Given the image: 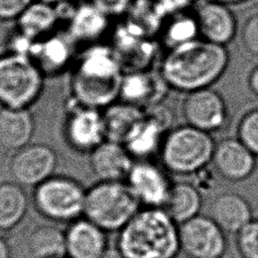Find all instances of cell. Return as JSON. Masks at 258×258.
Returning <instances> with one entry per match:
<instances>
[{"label":"cell","mask_w":258,"mask_h":258,"mask_svg":"<svg viewBox=\"0 0 258 258\" xmlns=\"http://www.w3.org/2000/svg\"><path fill=\"white\" fill-rule=\"evenodd\" d=\"M194 13L198 22L200 38L227 46L236 36L237 19L228 5L204 0L197 5Z\"/></svg>","instance_id":"9a60e30c"},{"label":"cell","mask_w":258,"mask_h":258,"mask_svg":"<svg viewBox=\"0 0 258 258\" xmlns=\"http://www.w3.org/2000/svg\"><path fill=\"white\" fill-rule=\"evenodd\" d=\"M235 244L241 258H258V219H253L236 234Z\"/></svg>","instance_id":"f546056e"},{"label":"cell","mask_w":258,"mask_h":258,"mask_svg":"<svg viewBox=\"0 0 258 258\" xmlns=\"http://www.w3.org/2000/svg\"><path fill=\"white\" fill-rule=\"evenodd\" d=\"M62 258H64V257H62Z\"/></svg>","instance_id":"ab89813d"},{"label":"cell","mask_w":258,"mask_h":258,"mask_svg":"<svg viewBox=\"0 0 258 258\" xmlns=\"http://www.w3.org/2000/svg\"><path fill=\"white\" fill-rule=\"evenodd\" d=\"M0 258H10L9 247L1 237H0Z\"/></svg>","instance_id":"8d00e7d4"},{"label":"cell","mask_w":258,"mask_h":258,"mask_svg":"<svg viewBox=\"0 0 258 258\" xmlns=\"http://www.w3.org/2000/svg\"><path fill=\"white\" fill-rule=\"evenodd\" d=\"M211 1H216V2H220V3H223V4H226L228 6L230 5H236V4H241V3H244V2H247L249 0H211Z\"/></svg>","instance_id":"74e56055"},{"label":"cell","mask_w":258,"mask_h":258,"mask_svg":"<svg viewBox=\"0 0 258 258\" xmlns=\"http://www.w3.org/2000/svg\"><path fill=\"white\" fill-rule=\"evenodd\" d=\"M87 189L67 175H51L34 186L32 202L37 212L54 222H74L84 214Z\"/></svg>","instance_id":"52a82bcc"},{"label":"cell","mask_w":258,"mask_h":258,"mask_svg":"<svg viewBox=\"0 0 258 258\" xmlns=\"http://www.w3.org/2000/svg\"><path fill=\"white\" fill-rule=\"evenodd\" d=\"M28 249L33 258H62L67 255L66 233L51 225L38 226L29 236Z\"/></svg>","instance_id":"4316f807"},{"label":"cell","mask_w":258,"mask_h":258,"mask_svg":"<svg viewBox=\"0 0 258 258\" xmlns=\"http://www.w3.org/2000/svg\"><path fill=\"white\" fill-rule=\"evenodd\" d=\"M77 41L68 30H55L51 34L35 40L28 56L47 77H55L71 70L78 55Z\"/></svg>","instance_id":"4fadbf2b"},{"label":"cell","mask_w":258,"mask_h":258,"mask_svg":"<svg viewBox=\"0 0 258 258\" xmlns=\"http://www.w3.org/2000/svg\"><path fill=\"white\" fill-rule=\"evenodd\" d=\"M229 61L227 46L197 38L167 49L159 73L169 89L188 94L211 88L225 74Z\"/></svg>","instance_id":"7a4b0ae2"},{"label":"cell","mask_w":258,"mask_h":258,"mask_svg":"<svg viewBox=\"0 0 258 258\" xmlns=\"http://www.w3.org/2000/svg\"><path fill=\"white\" fill-rule=\"evenodd\" d=\"M45 76L26 54H0V107L30 109L40 99Z\"/></svg>","instance_id":"8992f818"},{"label":"cell","mask_w":258,"mask_h":258,"mask_svg":"<svg viewBox=\"0 0 258 258\" xmlns=\"http://www.w3.org/2000/svg\"><path fill=\"white\" fill-rule=\"evenodd\" d=\"M202 207L203 196L199 187L195 183L178 181L172 184L163 209L177 225H180L200 215Z\"/></svg>","instance_id":"d4e9b609"},{"label":"cell","mask_w":258,"mask_h":258,"mask_svg":"<svg viewBox=\"0 0 258 258\" xmlns=\"http://www.w3.org/2000/svg\"><path fill=\"white\" fill-rule=\"evenodd\" d=\"M100 258H126L119 248H107Z\"/></svg>","instance_id":"d590c367"},{"label":"cell","mask_w":258,"mask_h":258,"mask_svg":"<svg viewBox=\"0 0 258 258\" xmlns=\"http://www.w3.org/2000/svg\"><path fill=\"white\" fill-rule=\"evenodd\" d=\"M209 216L225 233L236 235L253 220V211L243 196L223 192L212 201Z\"/></svg>","instance_id":"ffe728a7"},{"label":"cell","mask_w":258,"mask_h":258,"mask_svg":"<svg viewBox=\"0 0 258 258\" xmlns=\"http://www.w3.org/2000/svg\"><path fill=\"white\" fill-rule=\"evenodd\" d=\"M111 18L91 1L73 6L67 20V30L77 43L100 42L109 29Z\"/></svg>","instance_id":"d6986e66"},{"label":"cell","mask_w":258,"mask_h":258,"mask_svg":"<svg viewBox=\"0 0 258 258\" xmlns=\"http://www.w3.org/2000/svg\"><path fill=\"white\" fill-rule=\"evenodd\" d=\"M181 112L186 124L211 134L222 130L229 119V109L225 99L212 88L186 94Z\"/></svg>","instance_id":"8fae6325"},{"label":"cell","mask_w":258,"mask_h":258,"mask_svg":"<svg viewBox=\"0 0 258 258\" xmlns=\"http://www.w3.org/2000/svg\"><path fill=\"white\" fill-rule=\"evenodd\" d=\"M110 18L127 14L135 0H89Z\"/></svg>","instance_id":"1f68e13d"},{"label":"cell","mask_w":258,"mask_h":258,"mask_svg":"<svg viewBox=\"0 0 258 258\" xmlns=\"http://www.w3.org/2000/svg\"><path fill=\"white\" fill-rule=\"evenodd\" d=\"M140 205L126 181L99 180L86 191L84 215L104 231H116L139 212Z\"/></svg>","instance_id":"5b68a950"},{"label":"cell","mask_w":258,"mask_h":258,"mask_svg":"<svg viewBox=\"0 0 258 258\" xmlns=\"http://www.w3.org/2000/svg\"><path fill=\"white\" fill-rule=\"evenodd\" d=\"M104 232L88 219L72 222L66 232L69 258H100L107 249Z\"/></svg>","instance_id":"44dd1931"},{"label":"cell","mask_w":258,"mask_h":258,"mask_svg":"<svg viewBox=\"0 0 258 258\" xmlns=\"http://www.w3.org/2000/svg\"><path fill=\"white\" fill-rule=\"evenodd\" d=\"M61 132L69 148L90 154L106 138L103 111L69 99L66 104Z\"/></svg>","instance_id":"ba28073f"},{"label":"cell","mask_w":258,"mask_h":258,"mask_svg":"<svg viewBox=\"0 0 258 258\" xmlns=\"http://www.w3.org/2000/svg\"><path fill=\"white\" fill-rule=\"evenodd\" d=\"M33 0H0V21H16Z\"/></svg>","instance_id":"d6a6232c"},{"label":"cell","mask_w":258,"mask_h":258,"mask_svg":"<svg viewBox=\"0 0 258 258\" xmlns=\"http://www.w3.org/2000/svg\"><path fill=\"white\" fill-rule=\"evenodd\" d=\"M159 10L165 15H171L180 11L187 10L192 0H153Z\"/></svg>","instance_id":"836d02e7"},{"label":"cell","mask_w":258,"mask_h":258,"mask_svg":"<svg viewBox=\"0 0 258 258\" xmlns=\"http://www.w3.org/2000/svg\"><path fill=\"white\" fill-rule=\"evenodd\" d=\"M167 17L159 31L162 43L167 49L200 38L198 22L194 12L185 10Z\"/></svg>","instance_id":"83f0119b"},{"label":"cell","mask_w":258,"mask_h":258,"mask_svg":"<svg viewBox=\"0 0 258 258\" xmlns=\"http://www.w3.org/2000/svg\"><path fill=\"white\" fill-rule=\"evenodd\" d=\"M157 106V105H156ZM156 106L144 109V114L123 143L134 159H149L159 152L162 140L168 131L166 114Z\"/></svg>","instance_id":"2e32d148"},{"label":"cell","mask_w":258,"mask_h":258,"mask_svg":"<svg viewBox=\"0 0 258 258\" xmlns=\"http://www.w3.org/2000/svg\"><path fill=\"white\" fill-rule=\"evenodd\" d=\"M215 146L211 133L184 124L166 132L158 153L169 173L192 175L211 164Z\"/></svg>","instance_id":"277c9868"},{"label":"cell","mask_w":258,"mask_h":258,"mask_svg":"<svg viewBox=\"0 0 258 258\" xmlns=\"http://www.w3.org/2000/svg\"><path fill=\"white\" fill-rule=\"evenodd\" d=\"M125 71L109 44L87 45L78 53L70 76V99L103 110L120 98Z\"/></svg>","instance_id":"6da1fadb"},{"label":"cell","mask_w":258,"mask_h":258,"mask_svg":"<svg viewBox=\"0 0 258 258\" xmlns=\"http://www.w3.org/2000/svg\"><path fill=\"white\" fill-rule=\"evenodd\" d=\"M226 233L208 215H198L178 225L180 250L189 258H222Z\"/></svg>","instance_id":"9c48e42d"},{"label":"cell","mask_w":258,"mask_h":258,"mask_svg":"<svg viewBox=\"0 0 258 258\" xmlns=\"http://www.w3.org/2000/svg\"><path fill=\"white\" fill-rule=\"evenodd\" d=\"M241 40L249 53L258 56V13L246 19L241 31Z\"/></svg>","instance_id":"4dcf8cb0"},{"label":"cell","mask_w":258,"mask_h":258,"mask_svg":"<svg viewBox=\"0 0 258 258\" xmlns=\"http://www.w3.org/2000/svg\"><path fill=\"white\" fill-rule=\"evenodd\" d=\"M57 165V154L43 143H29L16 150L9 162L14 181L24 186H36L51 175Z\"/></svg>","instance_id":"7c38bea8"},{"label":"cell","mask_w":258,"mask_h":258,"mask_svg":"<svg viewBox=\"0 0 258 258\" xmlns=\"http://www.w3.org/2000/svg\"><path fill=\"white\" fill-rule=\"evenodd\" d=\"M89 155L90 168L99 180L125 181L135 161L123 143L108 139Z\"/></svg>","instance_id":"e0dca14e"},{"label":"cell","mask_w":258,"mask_h":258,"mask_svg":"<svg viewBox=\"0 0 258 258\" xmlns=\"http://www.w3.org/2000/svg\"><path fill=\"white\" fill-rule=\"evenodd\" d=\"M35 122L30 109L0 107V147L15 152L30 143Z\"/></svg>","instance_id":"7402d4cb"},{"label":"cell","mask_w":258,"mask_h":258,"mask_svg":"<svg viewBox=\"0 0 258 258\" xmlns=\"http://www.w3.org/2000/svg\"><path fill=\"white\" fill-rule=\"evenodd\" d=\"M247 84L251 93L254 96L258 97V64L250 71L247 79Z\"/></svg>","instance_id":"e575fe53"},{"label":"cell","mask_w":258,"mask_h":258,"mask_svg":"<svg viewBox=\"0 0 258 258\" xmlns=\"http://www.w3.org/2000/svg\"><path fill=\"white\" fill-rule=\"evenodd\" d=\"M167 88L160 73L154 74L150 70L125 72L119 100L147 109L158 104Z\"/></svg>","instance_id":"ac0fdd59"},{"label":"cell","mask_w":258,"mask_h":258,"mask_svg":"<svg viewBox=\"0 0 258 258\" xmlns=\"http://www.w3.org/2000/svg\"><path fill=\"white\" fill-rule=\"evenodd\" d=\"M16 181H0V231H9L25 217L28 197Z\"/></svg>","instance_id":"484cf974"},{"label":"cell","mask_w":258,"mask_h":258,"mask_svg":"<svg viewBox=\"0 0 258 258\" xmlns=\"http://www.w3.org/2000/svg\"><path fill=\"white\" fill-rule=\"evenodd\" d=\"M237 138L258 157V108L247 111L237 127Z\"/></svg>","instance_id":"f1b7e54d"},{"label":"cell","mask_w":258,"mask_h":258,"mask_svg":"<svg viewBox=\"0 0 258 258\" xmlns=\"http://www.w3.org/2000/svg\"><path fill=\"white\" fill-rule=\"evenodd\" d=\"M256 158L237 137H228L216 143L211 165L223 179L239 182L253 174Z\"/></svg>","instance_id":"5bb4252c"},{"label":"cell","mask_w":258,"mask_h":258,"mask_svg":"<svg viewBox=\"0 0 258 258\" xmlns=\"http://www.w3.org/2000/svg\"><path fill=\"white\" fill-rule=\"evenodd\" d=\"M60 22L56 5L33 0L15 21V28L29 39H41L55 30Z\"/></svg>","instance_id":"603a6c76"},{"label":"cell","mask_w":258,"mask_h":258,"mask_svg":"<svg viewBox=\"0 0 258 258\" xmlns=\"http://www.w3.org/2000/svg\"><path fill=\"white\" fill-rule=\"evenodd\" d=\"M40 1H44L53 5H60V4H64V3H71L74 0H40Z\"/></svg>","instance_id":"f35d334b"},{"label":"cell","mask_w":258,"mask_h":258,"mask_svg":"<svg viewBox=\"0 0 258 258\" xmlns=\"http://www.w3.org/2000/svg\"><path fill=\"white\" fill-rule=\"evenodd\" d=\"M118 248L126 258H176L178 225L163 208H145L121 229Z\"/></svg>","instance_id":"3957f363"},{"label":"cell","mask_w":258,"mask_h":258,"mask_svg":"<svg viewBox=\"0 0 258 258\" xmlns=\"http://www.w3.org/2000/svg\"><path fill=\"white\" fill-rule=\"evenodd\" d=\"M103 111L106 138L124 143L144 114V109L118 100Z\"/></svg>","instance_id":"cb8c5ba5"},{"label":"cell","mask_w":258,"mask_h":258,"mask_svg":"<svg viewBox=\"0 0 258 258\" xmlns=\"http://www.w3.org/2000/svg\"><path fill=\"white\" fill-rule=\"evenodd\" d=\"M125 181L145 208H163L173 184L169 172L150 159L135 160Z\"/></svg>","instance_id":"30bf717a"}]
</instances>
